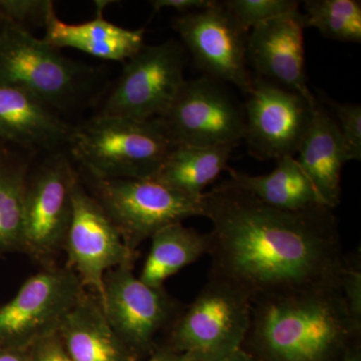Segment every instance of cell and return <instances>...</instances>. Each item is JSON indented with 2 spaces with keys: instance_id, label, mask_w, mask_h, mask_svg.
<instances>
[{
  "instance_id": "obj_1",
  "label": "cell",
  "mask_w": 361,
  "mask_h": 361,
  "mask_svg": "<svg viewBox=\"0 0 361 361\" xmlns=\"http://www.w3.org/2000/svg\"><path fill=\"white\" fill-rule=\"evenodd\" d=\"M210 221L209 275L229 282L251 302L341 289L346 255L334 210L285 211L227 182L202 196Z\"/></svg>"
},
{
  "instance_id": "obj_2",
  "label": "cell",
  "mask_w": 361,
  "mask_h": 361,
  "mask_svg": "<svg viewBox=\"0 0 361 361\" xmlns=\"http://www.w3.org/2000/svg\"><path fill=\"white\" fill-rule=\"evenodd\" d=\"M360 336L341 289H324L252 303L243 348L266 361H341Z\"/></svg>"
},
{
  "instance_id": "obj_3",
  "label": "cell",
  "mask_w": 361,
  "mask_h": 361,
  "mask_svg": "<svg viewBox=\"0 0 361 361\" xmlns=\"http://www.w3.org/2000/svg\"><path fill=\"white\" fill-rule=\"evenodd\" d=\"M176 145L160 118L96 115L73 126L68 148L90 179H153Z\"/></svg>"
},
{
  "instance_id": "obj_4",
  "label": "cell",
  "mask_w": 361,
  "mask_h": 361,
  "mask_svg": "<svg viewBox=\"0 0 361 361\" xmlns=\"http://www.w3.org/2000/svg\"><path fill=\"white\" fill-rule=\"evenodd\" d=\"M99 71L59 52L30 30L8 23L0 32V85L25 90L56 113L90 99Z\"/></svg>"
},
{
  "instance_id": "obj_5",
  "label": "cell",
  "mask_w": 361,
  "mask_h": 361,
  "mask_svg": "<svg viewBox=\"0 0 361 361\" xmlns=\"http://www.w3.org/2000/svg\"><path fill=\"white\" fill-rule=\"evenodd\" d=\"M252 302L237 287L209 275L193 302L167 329L168 348L194 361H225L243 348Z\"/></svg>"
},
{
  "instance_id": "obj_6",
  "label": "cell",
  "mask_w": 361,
  "mask_h": 361,
  "mask_svg": "<svg viewBox=\"0 0 361 361\" xmlns=\"http://www.w3.org/2000/svg\"><path fill=\"white\" fill-rule=\"evenodd\" d=\"M186 49L178 40L145 44L126 61L97 115L140 121L163 118L186 82Z\"/></svg>"
},
{
  "instance_id": "obj_7",
  "label": "cell",
  "mask_w": 361,
  "mask_h": 361,
  "mask_svg": "<svg viewBox=\"0 0 361 361\" xmlns=\"http://www.w3.org/2000/svg\"><path fill=\"white\" fill-rule=\"evenodd\" d=\"M90 180L92 196L134 253L163 228L203 214L202 198H191L153 179Z\"/></svg>"
},
{
  "instance_id": "obj_8",
  "label": "cell",
  "mask_w": 361,
  "mask_h": 361,
  "mask_svg": "<svg viewBox=\"0 0 361 361\" xmlns=\"http://www.w3.org/2000/svg\"><path fill=\"white\" fill-rule=\"evenodd\" d=\"M78 175L63 149L45 153L30 166L26 179L23 252L51 264L63 250L73 215V190Z\"/></svg>"
},
{
  "instance_id": "obj_9",
  "label": "cell",
  "mask_w": 361,
  "mask_h": 361,
  "mask_svg": "<svg viewBox=\"0 0 361 361\" xmlns=\"http://www.w3.org/2000/svg\"><path fill=\"white\" fill-rule=\"evenodd\" d=\"M85 292L80 278L68 266H45L0 306V345L30 348L39 339L56 334Z\"/></svg>"
},
{
  "instance_id": "obj_10",
  "label": "cell",
  "mask_w": 361,
  "mask_h": 361,
  "mask_svg": "<svg viewBox=\"0 0 361 361\" xmlns=\"http://www.w3.org/2000/svg\"><path fill=\"white\" fill-rule=\"evenodd\" d=\"M184 306L165 288H154L135 276L134 262L106 272L102 308L118 338L135 357L149 355L156 338L171 326Z\"/></svg>"
},
{
  "instance_id": "obj_11",
  "label": "cell",
  "mask_w": 361,
  "mask_h": 361,
  "mask_svg": "<svg viewBox=\"0 0 361 361\" xmlns=\"http://www.w3.org/2000/svg\"><path fill=\"white\" fill-rule=\"evenodd\" d=\"M160 120L176 146L235 149L244 141V110L224 84L206 75L186 80Z\"/></svg>"
},
{
  "instance_id": "obj_12",
  "label": "cell",
  "mask_w": 361,
  "mask_h": 361,
  "mask_svg": "<svg viewBox=\"0 0 361 361\" xmlns=\"http://www.w3.org/2000/svg\"><path fill=\"white\" fill-rule=\"evenodd\" d=\"M183 47L203 75L249 94L254 78L247 66L248 32L238 25L222 1L173 20Z\"/></svg>"
},
{
  "instance_id": "obj_13",
  "label": "cell",
  "mask_w": 361,
  "mask_h": 361,
  "mask_svg": "<svg viewBox=\"0 0 361 361\" xmlns=\"http://www.w3.org/2000/svg\"><path fill=\"white\" fill-rule=\"evenodd\" d=\"M68 267L75 271L103 304L106 272L127 262L135 253L126 245L111 218L89 193L78 176L73 190V215L63 246Z\"/></svg>"
},
{
  "instance_id": "obj_14",
  "label": "cell",
  "mask_w": 361,
  "mask_h": 361,
  "mask_svg": "<svg viewBox=\"0 0 361 361\" xmlns=\"http://www.w3.org/2000/svg\"><path fill=\"white\" fill-rule=\"evenodd\" d=\"M244 109V141L260 160L295 157L316 104L265 78H254Z\"/></svg>"
},
{
  "instance_id": "obj_15",
  "label": "cell",
  "mask_w": 361,
  "mask_h": 361,
  "mask_svg": "<svg viewBox=\"0 0 361 361\" xmlns=\"http://www.w3.org/2000/svg\"><path fill=\"white\" fill-rule=\"evenodd\" d=\"M305 28V16L301 11L261 23L248 32L247 59L259 77L315 104L317 99L308 87L306 75Z\"/></svg>"
},
{
  "instance_id": "obj_16",
  "label": "cell",
  "mask_w": 361,
  "mask_h": 361,
  "mask_svg": "<svg viewBox=\"0 0 361 361\" xmlns=\"http://www.w3.org/2000/svg\"><path fill=\"white\" fill-rule=\"evenodd\" d=\"M73 126L25 90L0 85V141L32 153L65 149Z\"/></svg>"
},
{
  "instance_id": "obj_17",
  "label": "cell",
  "mask_w": 361,
  "mask_h": 361,
  "mask_svg": "<svg viewBox=\"0 0 361 361\" xmlns=\"http://www.w3.org/2000/svg\"><path fill=\"white\" fill-rule=\"evenodd\" d=\"M295 158L323 204L336 208L341 204L342 167L348 161L336 120L320 102Z\"/></svg>"
},
{
  "instance_id": "obj_18",
  "label": "cell",
  "mask_w": 361,
  "mask_h": 361,
  "mask_svg": "<svg viewBox=\"0 0 361 361\" xmlns=\"http://www.w3.org/2000/svg\"><path fill=\"white\" fill-rule=\"evenodd\" d=\"M96 18L70 25L56 13L45 25V42L56 49H78L94 58L106 61H126L135 56L145 45V30H129L114 25L103 18V9L97 8Z\"/></svg>"
},
{
  "instance_id": "obj_19",
  "label": "cell",
  "mask_w": 361,
  "mask_h": 361,
  "mask_svg": "<svg viewBox=\"0 0 361 361\" xmlns=\"http://www.w3.org/2000/svg\"><path fill=\"white\" fill-rule=\"evenodd\" d=\"M59 336L73 361H135L118 338L96 295L85 293L61 323Z\"/></svg>"
},
{
  "instance_id": "obj_20",
  "label": "cell",
  "mask_w": 361,
  "mask_h": 361,
  "mask_svg": "<svg viewBox=\"0 0 361 361\" xmlns=\"http://www.w3.org/2000/svg\"><path fill=\"white\" fill-rule=\"evenodd\" d=\"M228 184L255 197L266 205L285 211H304L326 207L295 157L277 160L272 172L250 175L229 168ZM329 208V207H327Z\"/></svg>"
},
{
  "instance_id": "obj_21",
  "label": "cell",
  "mask_w": 361,
  "mask_h": 361,
  "mask_svg": "<svg viewBox=\"0 0 361 361\" xmlns=\"http://www.w3.org/2000/svg\"><path fill=\"white\" fill-rule=\"evenodd\" d=\"M231 147H194L177 145L169 153L153 180L194 199L228 170Z\"/></svg>"
},
{
  "instance_id": "obj_22",
  "label": "cell",
  "mask_w": 361,
  "mask_h": 361,
  "mask_svg": "<svg viewBox=\"0 0 361 361\" xmlns=\"http://www.w3.org/2000/svg\"><path fill=\"white\" fill-rule=\"evenodd\" d=\"M151 249L140 280L154 288H163L169 278L208 254V233L175 223L163 228L151 238Z\"/></svg>"
},
{
  "instance_id": "obj_23",
  "label": "cell",
  "mask_w": 361,
  "mask_h": 361,
  "mask_svg": "<svg viewBox=\"0 0 361 361\" xmlns=\"http://www.w3.org/2000/svg\"><path fill=\"white\" fill-rule=\"evenodd\" d=\"M30 165L18 157L0 158V254L23 252L26 179Z\"/></svg>"
},
{
  "instance_id": "obj_24",
  "label": "cell",
  "mask_w": 361,
  "mask_h": 361,
  "mask_svg": "<svg viewBox=\"0 0 361 361\" xmlns=\"http://www.w3.org/2000/svg\"><path fill=\"white\" fill-rule=\"evenodd\" d=\"M304 9L306 28H315L325 39L360 44V0H307Z\"/></svg>"
},
{
  "instance_id": "obj_25",
  "label": "cell",
  "mask_w": 361,
  "mask_h": 361,
  "mask_svg": "<svg viewBox=\"0 0 361 361\" xmlns=\"http://www.w3.org/2000/svg\"><path fill=\"white\" fill-rule=\"evenodd\" d=\"M222 4L247 32L265 21L300 11V2L295 0H226Z\"/></svg>"
},
{
  "instance_id": "obj_26",
  "label": "cell",
  "mask_w": 361,
  "mask_h": 361,
  "mask_svg": "<svg viewBox=\"0 0 361 361\" xmlns=\"http://www.w3.org/2000/svg\"><path fill=\"white\" fill-rule=\"evenodd\" d=\"M329 108L334 111L346 161L361 160V106L360 104H343L329 99Z\"/></svg>"
},
{
  "instance_id": "obj_27",
  "label": "cell",
  "mask_w": 361,
  "mask_h": 361,
  "mask_svg": "<svg viewBox=\"0 0 361 361\" xmlns=\"http://www.w3.org/2000/svg\"><path fill=\"white\" fill-rule=\"evenodd\" d=\"M0 13L8 23L27 30L28 25L44 28L56 11L51 0H0Z\"/></svg>"
},
{
  "instance_id": "obj_28",
  "label": "cell",
  "mask_w": 361,
  "mask_h": 361,
  "mask_svg": "<svg viewBox=\"0 0 361 361\" xmlns=\"http://www.w3.org/2000/svg\"><path fill=\"white\" fill-rule=\"evenodd\" d=\"M341 292L349 315L361 327V256L346 255L341 278Z\"/></svg>"
},
{
  "instance_id": "obj_29",
  "label": "cell",
  "mask_w": 361,
  "mask_h": 361,
  "mask_svg": "<svg viewBox=\"0 0 361 361\" xmlns=\"http://www.w3.org/2000/svg\"><path fill=\"white\" fill-rule=\"evenodd\" d=\"M28 351L30 361H73L59 332L35 341Z\"/></svg>"
},
{
  "instance_id": "obj_30",
  "label": "cell",
  "mask_w": 361,
  "mask_h": 361,
  "mask_svg": "<svg viewBox=\"0 0 361 361\" xmlns=\"http://www.w3.org/2000/svg\"><path fill=\"white\" fill-rule=\"evenodd\" d=\"M215 0H152L149 1L153 7V13H158L161 9H174L180 14L193 13L208 8Z\"/></svg>"
},
{
  "instance_id": "obj_31",
  "label": "cell",
  "mask_w": 361,
  "mask_h": 361,
  "mask_svg": "<svg viewBox=\"0 0 361 361\" xmlns=\"http://www.w3.org/2000/svg\"><path fill=\"white\" fill-rule=\"evenodd\" d=\"M144 361H194L183 353H178L168 346H156V348Z\"/></svg>"
},
{
  "instance_id": "obj_32",
  "label": "cell",
  "mask_w": 361,
  "mask_h": 361,
  "mask_svg": "<svg viewBox=\"0 0 361 361\" xmlns=\"http://www.w3.org/2000/svg\"><path fill=\"white\" fill-rule=\"evenodd\" d=\"M0 361H30L28 348L0 345Z\"/></svg>"
},
{
  "instance_id": "obj_33",
  "label": "cell",
  "mask_w": 361,
  "mask_h": 361,
  "mask_svg": "<svg viewBox=\"0 0 361 361\" xmlns=\"http://www.w3.org/2000/svg\"><path fill=\"white\" fill-rule=\"evenodd\" d=\"M341 361H361L360 339H357V341L353 342V343L346 349Z\"/></svg>"
},
{
  "instance_id": "obj_34",
  "label": "cell",
  "mask_w": 361,
  "mask_h": 361,
  "mask_svg": "<svg viewBox=\"0 0 361 361\" xmlns=\"http://www.w3.org/2000/svg\"><path fill=\"white\" fill-rule=\"evenodd\" d=\"M225 361H266L258 356L254 355L253 353H249L246 349L241 348L235 353L234 355L230 356Z\"/></svg>"
},
{
  "instance_id": "obj_35",
  "label": "cell",
  "mask_w": 361,
  "mask_h": 361,
  "mask_svg": "<svg viewBox=\"0 0 361 361\" xmlns=\"http://www.w3.org/2000/svg\"><path fill=\"white\" fill-rule=\"evenodd\" d=\"M6 23L7 21L6 20V18H4V16H1V13H0V32L4 30V25H6Z\"/></svg>"
},
{
  "instance_id": "obj_36",
  "label": "cell",
  "mask_w": 361,
  "mask_h": 361,
  "mask_svg": "<svg viewBox=\"0 0 361 361\" xmlns=\"http://www.w3.org/2000/svg\"><path fill=\"white\" fill-rule=\"evenodd\" d=\"M6 152H4V148H2V146H1V142H0V158H1V157H4V155H6Z\"/></svg>"
}]
</instances>
